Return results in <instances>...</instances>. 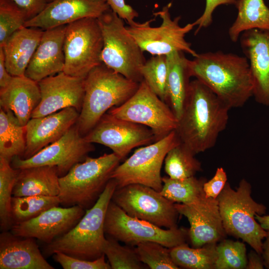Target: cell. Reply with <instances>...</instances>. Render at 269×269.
Masks as SVG:
<instances>
[{
  "instance_id": "cell-35",
  "label": "cell",
  "mask_w": 269,
  "mask_h": 269,
  "mask_svg": "<svg viewBox=\"0 0 269 269\" xmlns=\"http://www.w3.org/2000/svg\"><path fill=\"white\" fill-rule=\"evenodd\" d=\"M141 75L149 88L163 101H167L168 65L166 55L153 56L142 66Z\"/></svg>"
},
{
  "instance_id": "cell-43",
  "label": "cell",
  "mask_w": 269,
  "mask_h": 269,
  "mask_svg": "<svg viewBox=\"0 0 269 269\" xmlns=\"http://www.w3.org/2000/svg\"><path fill=\"white\" fill-rule=\"evenodd\" d=\"M110 8L129 24H133L134 19L138 16V12L131 5L126 3L125 0H105Z\"/></svg>"
},
{
  "instance_id": "cell-26",
  "label": "cell",
  "mask_w": 269,
  "mask_h": 269,
  "mask_svg": "<svg viewBox=\"0 0 269 269\" xmlns=\"http://www.w3.org/2000/svg\"><path fill=\"white\" fill-rule=\"evenodd\" d=\"M59 176L56 166H40L18 169L12 196H58Z\"/></svg>"
},
{
  "instance_id": "cell-44",
  "label": "cell",
  "mask_w": 269,
  "mask_h": 269,
  "mask_svg": "<svg viewBox=\"0 0 269 269\" xmlns=\"http://www.w3.org/2000/svg\"><path fill=\"white\" fill-rule=\"evenodd\" d=\"M26 13L28 20L39 14L46 7L48 0H12Z\"/></svg>"
},
{
  "instance_id": "cell-42",
  "label": "cell",
  "mask_w": 269,
  "mask_h": 269,
  "mask_svg": "<svg viewBox=\"0 0 269 269\" xmlns=\"http://www.w3.org/2000/svg\"><path fill=\"white\" fill-rule=\"evenodd\" d=\"M227 182L226 172L222 167H218L214 176L203 185L207 198L217 199Z\"/></svg>"
},
{
  "instance_id": "cell-7",
  "label": "cell",
  "mask_w": 269,
  "mask_h": 269,
  "mask_svg": "<svg viewBox=\"0 0 269 269\" xmlns=\"http://www.w3.org/2000/svg\"><path fill=\"white\" fill-rule=\"evenodd\" d=\"M98 20L103 38L102 62L127 78L140 83L142 81L140 70L146 60L124 20L111 9Z\"/></svg>"
},
{
  "instance_id": "cell-24",
  "label": "cell",
  "mask_w": 269,
  "mask_h": 269,
  "mask_svg": "<svg viewBox=\"0 0 269 269\" xmlns=\"http://www.w3.org/2000/svg\"><path fill=\"white\" fill-rule=\"evenodd\" d=\"M41 100L38 82L26 76H13L9 83L0 89V105L11 111L20 124L25 126Z\"/></svg>"
},
{
  "instance_id": "cell-19",
  "label": "cell",
  "mask_w": 269,
  "mask_h": 269,
  "mask_svg": "<svg viewBox=\"0 0 269 269\" xmlns=\"http://www.w3.org/2000/svg\"><path fill=\"white\" fill-rule=\"evenodd\" d=\"M179 213L187 218L188 236L194 247L217 244L227 235L223 227L217 199L207 198L194 205L174 203Z\"/></svg>"
},
{
  "instance_id": "cell-29",
  "label": "cell",
  "mask_w": 269,
  "mask_h": 269,
  "mask_svg": "<svg viewBox=\"0 0 269 269\" xmlns=\"http://www.w3.org/2000/svg\"><path fill=\"white\" fill-rule=\"evenodd\" d=\"M25 146V126L11 111L0 108V157L9 161L15 156L22 158Z\"/></svg>"
},
{
  "instance_id": "cell-47",
  "label": "cell",
  "mask_w": 269,
  "mask_h": 269,
  "mask_svg": "<svg viewBox=\"0 0 269 269\" xmlns=\"http://www.w3.org/2000/svg\"><path fill=\"white\" fill-rule=\"evenodd\" d=\"M265 238L266 240L263 244V252L262 256L263 259L265 266L269 269V231Z\"/></svg>"
},
{
  "instance_id": "cell-23",
  "label": "cell",
  "mask_w": 269,
  "mask_h": 269,
  "mask_svg": "<svg viewBox=\"0 0 269 269\" xmlns=\"http://www.w3.org/2000/svg\"><path fill=\"white\" fill-rule=\"evenodd\" d=\"M0 269H54L41 253L35 238L11 231L0 235Z\"/></svg>"
},
{
  "instance_id": "cell-46",
  "label": "cell",
  "mask_w": 269,
  "mask_h": 269,
  "mask_svg": "<svg viewBox=\"0 0 269 269\" xmlns=\"http://www.w3.org/2000/svg\"><path fill=\"white\" fill-rule=\"evenodd\" d=\"M265 264L261 255L254 250L251 251L248 255L247 269H262Z\"/></svg>"
},
{
  "instance_id": "cell-11",
  "label": "cell",
  "mask_w": 269,
  "mask_h": 269,
  "mask_svg": "<svg viewBox=\"0 0 269 269\" xmlns=\"http://www.w3.org/2000/svg\"><path fill=\"white\" fill-rule=\"evenodd\" d=\"M171 3L163 7L159 11L153 13L159 16L161 23L158 27L150 25L154 20L142 23L134 21L127 29L134 38L140 48L153 56L167 55L173 52L187 53L195 57L198 53L191 47L190 43L185 37L195 26L193 22L184 26L179 24L180 16L172 19L169 9Z\"/></svg>"
},
{
  "instance_id": "cell-28",
  "label": "cell",
  "mask_w": 269,
  "mask_h": 269,
  "mask_svg": "<svg viewBox=\"0 0 269 269\" xmlns=\"http://www.w3.org/2000/svg\"><path fill=\"white\" fill-rule=\"evenodd\" d=\"M237 17L228 30L230 40L236 42L241 34L259 29L269 30V8L264 0H237Z\"/></svg>"
},
{
  "instance_id": "cell-15",
  "label": "cell",
  "mask_w": 269,
  "mask_h": 269,
  "mask_svg": "<svg viewBox=\"0 0 269 269\" xmlns=\"http://www.w3.org/2000/svg\"><path fill=\"white\" fill-rule=\"evenodd\" d=\"M85 137L89 142L110 148L121 160L133 148L156 141L154 134L149 128L117 118L108 113L101 118Z\"/></svg>"
},
{
  "instance_id": "cell-21",
  "label": "cell",
  "mask_w": 269,
  "mask_h": 269,
  "mask_svg": "<svg viewBox=\"0 0 269 269\" xmlns=\"http://www.w3.org/2000/svg\"><path fill=\"white\" fill-rule=\"evenodd\" d=\"M79 112L69 107L44 117L31 118L25 126L27 159L61 138L77 123Z\"/></svg>"
},
{
  "instance_id": "cell-22",
  "label": "cell",
  "mask_w": 269,
  "mask_h": 269,
  "mask_svg": "<svg viewBox=\"0 0 269 269\" xmlns=\"http://www.w3.org/2000/svg\"><path fill=\"white\" fill-rule=\"evenodd\" d=\"M66 25L44 30L26 68L25 76L38 82L46 77L63 72Z\"/></svg>"
},
{
  "instance_id": "cell-14",
  "label": "cell",
  "mask_w": 269,
  "mask_h": 269,
  "mask_svg": "<svg viewBox=\"0 0 269 269\" xmlns=\"http://www.w3.org/2000/svg\"><path fill=\"white\" fill-rule=\"evenodd\" d=\"M94 149L75 124L61 138L45 146L32 156L23 159L15 156L11 160L14 169L40 166H56L59 177L65 175L76 163L83 161Z\"/></svg>"
},
{
  "instance_id": "cell-27",
  "label": "cell",
  "mask_w": 269,
  "mask_h": 269,
  "mask_svg": "<svg viewBox=\"0 0 269 269\" xmlns=\"http://www.w3.org/2000/svg\"><path fill=\"white\" fill-rule=\"evenodd\" d=\"M184 53L175 51L166 55L168 65L167 104L177 120L182 112L191 77L189 68V60Z\"/></svg>"
},
{
  "instance_id": "cell-40",
  "label": "cell",
  "mask_w": 269,
  "mask_h": 269,
  "mask_svg": "<svg viewBox=\"0 0 269 269\" xmlns=\"http://www.w3.org/2000/svg\"><path fill=\"white\" fill-rule=\"evenodd\" d=\"M53 258L64 269H111L105 255L95 260H86L58 252L53 255Z\"/></svg>"
},
{
  "instance_id": "cell-48",
  "label": "cell",
  "mask_w": 269,
  "mask_h": 269,
  "mask_svg": "<svg viewBox=\"0 0 269 269\" xmlns=\"http://www.w3.org/2000/svg\"><path fill=\"white\" fill-rule=\"evenodd\" d=\"M255 218L264 229L269 231V215L256 214Z\"/></svg>"
},
{
  "instance_id": "cell-37",
  "label": "cell",
  "mask_w": 269,
  "mask_h": 269,
  "mask_svg": "<svg viewBox=\"0 0 269 269\" xmlns=\"http://www.w3.org/2000/svg\"><path fill=\"white\" fill-rule=\"evenodd\" d=\"M216 250L215 269H246L248 257L244 243L224 239L217 245Z\"/></svg>"
},
{
  "instance_id": "cell-18",
  "label": "cell",
  "mask_w": 269,
  "mask_h": 269,
  "mask_svg": "<svg viewBox=\"0 0 269 269\" xmlns=\"http://www.w3.org/2000/svg\"><path fill=\"white\" fill-rule=\"evenodd\" d=\"M239 40L249 64L253 97L258 103L269 106V30H249Z\"/></svg>"
},
{
  "instance_id": "cell-16",
  "label": "cell",
  "mask_w": 269,
  "mask_h": 269,
  "mask_svg": "<svg viewBox=\"0 0 269 269\" xmlns=\"http://www.w3.org/2000/svg\"><path fill=\"white\" fill-rule=\"evenodd\" d=\"M38 83L41 100L31 118L44 117L69 107L80 112L84 97V79L61 72Z\"/></svg>"
},
{
  "instance_id": "cell-12",
  "label": "cell",
  "mask_w": 269,
  "mask_h": 269,
  "mask_svg": "<svg viewBox=\"0 0 269 269\" xmlns=\"http://www.w3.org/2000/svg\"><path fill=\"white\" fill-rule=\"evenodd\" d=\"M108 113L149 128L154 134L156 141L175 131L178 123L169 105L160 99L143 80L127 101L111 109Z\"/></svg>"
},
{
  "instance_id": "cell-38",
  "label": "cell",
  "mask_w": 269,
  "mask_h": 269,
  "mask_svg": "<svg viewBox=\"0 0 269 269\" xmlns=\"http://www.w3.org/2000/svg\"><path fill=\"white\" fill-rule=\"evenodd\" d=\"M134 248L141 262L149 269H179L171 258L170 249L158 243L143 242Z\"/></svg>"
},
{
  "instance_id": "cell-17",
  "label": "cell",
  "mask_w": 269,
  "mask_h": 269,
  "mask_svg": "<svg viewBox=\"0 0 269 269\" xmlns=\"http://www.w3.org/2000/svg\"><path fill=\"white\" fill-rule=\"evenodd\" d=\"M85 212L79 206H55L34 218L13 225L10 230L16 236L33 238L47 244L70 231Z\"/></svg>"
},
{
  "instance_id": "cell-41",
  "label": "cell",
  "mask_w": 269,
  "mask_h": 269,
  "mask_svg": "<svg viewBox=\"0 0 269 269\" xmlns=\"http://www.w3.org/2000/svg\"><path fill=\"white\" fill-rule=\"evenodd\" d=\"M237 0H206V4L202 14L193 23L197 26L196 34L203 28L209 26L213 22V13L216 8L222 5H235Z\"/></svg>"
},
{
  "instance_id": "cell-31",
  "label": "cell",
  "mask_w": 269,
  "mask_h": 269,
  "mask_svg": "<svg viewBox=\"0 0 269 269\" xmlns=\"http://www.w3.org/2000/svg\"><path fill=\"white\" fill-rule=\"evenodd\" d=\"M217 244L190 248L185 243L170 249L173 262L179 267L189 269H215Z\"/></svg>"
},
{
  "instance_id": "cell-45",
  "label": "cell",
  "mask_w": 269,
  "mask_h": 269,
  "mask_svg": "<svg viewBox=\"0 0 269 269\" xmlns=\"http://www.w3.org/2000/svg\"><path fill=\"white\" fill-rule=\"evenodd\" d=\"M12 77L6 69L3 50L2 47L0 46V89L6 87L11 80Z\"/></svg>"
},
{
  "instance_id": "cell-32",
  "label": "cell",
  "mask_w": 269,
  "mask_h": 269,
  "mask_svg": "<svg viewBox=\"0 0 269 269\" xmlns=\"http://www.w3.org/2000/svg\"><path fill=\"white\" fill-rule=\"evenodd\" d=\"M183 143L172 147L164 159V170L170 178L181 179L194 176L201 170L200 162Z\"/></svg>"
},
{
  "instance_id": "cell-2",
  "label": "cell",
  "mask_w": 269,
  "mask_h": 269,
  "mask_svg": "<svg viewBox=\"0 0 269 269\" xmlns=\"http://www.w3.org/2000/svg\"><path fill=\"white\" fill-rule=\"evenodd\" d=\"M191 77L207 87L230 109L243 107L253 97L248 59L221 51L198 53L189 60Z\"/></svg>"
},
{
  "instance_id": "cell-5",
  "label": "cell",
  "mask_w": 269,
  "mask_h": 269,
  "mask_svg": "<svg viewBox=\"0 0 269 269\" xmlns=\"http://www.w3.org/2000/svg\"><path fill=\"white\" fill-rule=\"evenodd\" d=\"M252 187L245 179L234 190L227 182L217 198L223 225L227 235L243 240L258 253L263 252V240L268 232L256 221L264 215L266 207L252 197Z\"/></svg>"
},
{
  "instance_id": "cell-4",
  "label": "cell",
  "mask_w": 269,
  "mask_h": 269,
  "mask_svg": "<svg viewBox=\"0 0 269 269\" xmlns=\"http://www.w3.org/2000/svg\"><path fill=\"white\" fill-rule=\"evenodd\" d=\"M140 83L129 79L104 63L92 69L84 79V97L76 125L84 136L106 112L120 106L137 90Z\"/></svg>"
},
{
  "instance_id": "cell-30",
  "label": "cell",
  "mask_w": 269,
  "mask_h": 269,
  "mask_svg": "<svg viewBox=\"0 0 269 269\" xmlns=\"http://www.w3.org/2000/svg\"><path fill=\"white\" fill-rule=\"evenodd\" d=\"M162 181L160 194L174 203L194 205L207 198L203 190V185L207 181L205 178L192 176L177 179L163 176Z\"/></svg>"
},
{
  "instance_id": "cell-34",
  "label": "cell",
  "mask_w": 269,
  "mask_h": 269,
  "mask_svg": "<svg viewBox=\"0 0 269 269\" xmlns=\"http://www.w3.org/2000/svg\"><path fill=\"white\" fill-rule=\"evenodd\" d=\"M10 163L0 157V226L2 232L8 231L13 225L11 201L18 169L13 168Z\"/></svg>"
},
{
  "instance_id": "cell-39",
  "label": "cell",
  "mask_w": 269,
  "mask_h": 269,
  "mask_svg": "<svg viewBox=\"0 0 269 269\" xmlns=\"http://www.w3.org/2000/svg\"><path fill=\"white\" fill-rule=\"evenodd\" d=\"M27 20L25 11L12 0H0V46Z\"/></svg>"
},
{
  "instance_id": "cell-3",
  "label": "cell",
  "mask_w": 269,
  "mask_h": 269,
  "mask_svg": "<svg viewBox=\"0 0 269 269\" xmlns=\"http://www.w3.org/2000/svg\"><path fill=\"white\" fill-rule=\"evenodd\" d=\"M117 183L111 179L98 199L76 225L64 235L45 244V257L62 252L86 260H95L103 255L106 242L104 223L108 205L117 188Z\"/></svg>"
},
{
  "instance_id": "cell-1",
  "label": "cell",
  "mask_w": 269,
  "mask_h": 269,
  "mask_svg": "<svg viewBox=\"0 0 269 269\" xmlns=\"http://www.w3.org/2000/svg\"><path fill=\"white\" fill-rule=\"evenodd\" d=\"M230 109L201 82L190 81L175 130L180 142L195 155L213 147L227 127Z\"/></svg>"
},
{
  "instance_id": "cell-10",
  "label": "cell",
  "mask_w": 269,
  "mask_h": 269,
  "mask_svg": "<svg viewBox=\"0 0 269 269\" xmlns=\"http://www.w3.org/2000/svg\"><path fill=\"white\" fill-rule=\"evenodd\" d=\"M104 231L106 235L132 247L143 242H155L171 249L185 243L188 236V231L184 228L164 229L131 216L112 200L106 214Z\"/></svg>"
},
{
  "instance_id": "cell-49",
  "label": "cell",
  "mask_w": 269,
  "mask_h": 269,
  "mask_svg": "<svg viewBox=\"0 0 269 269\" xmlns=\"http://www.w3.org/2000/svg\"><path fill=\"white\" fill-rule=\"evenodd\" d=\"M52 0H48V1L49 2L51 1Z\"/></svg>"
},
{
  "instance_id": "cell-25",
  "label": "cell",
  "mask_w": 269,
  "mask_h": 269,
  "mask_svg": "<svg viewBox=\"0 0 269 269\" xmlns=\"http://www.w3.org/2000/svg\"><path fill=\"white\" fill-rule=\"evenodd\" d=\"M44 30L24 26L14 32L0 46L3 50L6 69L11 75H25Z\"/></svg>"
},
{
  "instance_id": "cell-36",
  "label": "cell",
  "mask_w": 269,
  "mask_h": 269,
  "mask_svg": "<svg viewBox=\"0 0 269 269\" xmlns=\"http://www.w3.org/2000/svg\"><path fill=\"white\" fill-rule=\"evenodd\" d=\"M104 254L111 269H141L147 267L141 262L134 247L122 246L117 240L106 235Z\"/></svg>"
},
{
  "instance_id": "cell-33",
  "label": "cell",
  "mask_w": 269,
  "mask_h": 269,
  "mask_svg": "<svg viewBox=\"0 0 269 269\" xmlns=\"http://www.w3.org/2000/svg\"><path fill=\"white\" fill-rule=\"evenodd\" d=\"M59 204L58 196H12L11 214L13 224L31 220L51 208L58 206Z\"/></svg>"
},
{
  "instance_id": "cell-8",
  "label": "cell",
  "mask_w": 269,
  "mask_h": 269,
  "mask_svg": "<svg viewBox=\"0 0 269 269\" xmlns=\"http://www.w3.org/2000/svg\"><path fill=\"white\" fill-rule=\"evenodd\" d=\"M180 143L175 131L164 137L136 149L113 171L111 179L117 188L139 184L160 192L163 186L161 169L167 152Z\"/></svg>"
},
{
  "instance_id": "cell-20",
  "label": "cell",
  "mask_w": 269,
  "mask_h": 269,
  "mask_svg": "<svg viewBox=\"0 0 269 269\" xmlns=\"http://www.w3.org/2000/svg\"><path fill=\"white\" fill-rule=\"evenodd\" d=\"M110 9L105 0H53L24 26L46 30L85 18H98Z\"/></svg>"
},
{
  "instance_id": "cell-9",
  "label": "cell",
  "mask_w": 269,
  "mask_h": 269,
  "mask_svg": "<svg viewBox=\"0 0 269 269\" xmlns=\"http://www.w3.org/2000/svg\"><path fill=\"white\" fill-rule=\"evenodd\" d=\"M103 38L98 18H83L66 25L63 72L84 79L101 64Z\"/></svg>"
},
{
  "instance_id": "cell-6",
  "label": "cell",
  "mask_w": 269,
  "mask_h": 269,
  "mask_svg": "<svg viewBox=\"0 0 269 269\" xmlns=\"http://www.w3.org/2000/svg\"><path fill=\"white\" fill-rule=\"evenodd\" d=\"M121 159L115 153L96 158L87 156L59 177L60 204L68 207L79 206L85 210L96 203L111 179Z\"/></svg>"
},
{
  "instance_id": "cell-13",
  "label": "cell",
  "mask_w": 269,
  "mask_h": 269,
  "mask_svg": "<svg viewBox=\"0 0 269 269\" xmlns=\"http://www.w3.org/2000/svg\"><path fill=\"white\" fill-rule=\"evenodd\" d=\"M111 200L131 216L161 228L177 227L179 213L175 203L151 187L132 184L116 188Z\"/></svg>"
}]
</instances>
